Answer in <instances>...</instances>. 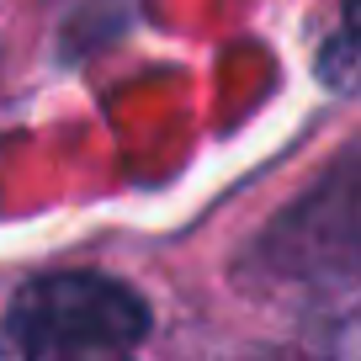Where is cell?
I'll return each instance as SVG.
<instances>
[{
    "label": "cell",
    "mask_w": 361,
    "mask_h": 361,
    "mask_svg": "<svg viewBox=\"0 0 361 361\" xmlns=\"http://www.w3.org/2000/svg\"><path fill=\"white\" fill-rule=\"evenodd\" d=\"M149 303L106 271L37 276L0 314V361H128Z\"/></svg>",
    "instance_id": "obj_1"
}]
</instances>
